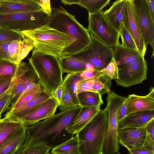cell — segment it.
Listing matches in <instances>:
<instances>
[{
	"label": "cell",
	"mask_w": 154,
	"mask_h": 154,
	"mask_svg": "<svg viewBox=\"0 0 154 154\" xmlns=\"http://www.w3.org/2000/svg\"><path fill=\"white\" fill-rule=\"evenodd\" d=\"M82 108L80 106H74L42 121L25 126L26 139L23 148L44 144L52 149L74 136L66 128L75 119Z\"/></svg>",
	"instance_id": "cell-1"
},
{
	"label": "cell",
	"mask_w": 154,
	"mask_h": 154,
	"mask_svg": "<svg viewBox=\"0 0 154 154\" xmlns=\"http://www.w3.org/2000/svg\"><path fill=\"white\" fill-rule=\"evenodd\" d=\"M53 12L46 23L50 27L64 33L71 37L74 43L62 57L71 56L85 47L91 40L88 29L76 20L75 16L62 6L51 8Z\"/></svg>",
	"instance_id": "cell-2"
},
{
	"label": "cell",
	"mask_w": 154,
	"mask_h": 154,
	"mask_svg": "<svg viewBox=\"0 0 154 154\" xmlns=\"http://www.w3.org/2000/svg\"><path fill=\"white\" fill-rule=\"evenodd\" d=\"M20 32L33 41L35 46L33 50L52 55L58 59L74 43L68 35L51 28L46 23L35 29Z\"/></svg>",
	"instance_id": "cell-3"
},
{
	"label": "cell",
	"mask_w": 154,
	"mask_h": 154,
	"mask_svg": "<svg viewBox=\"0 0 154 154\" xmlns=\"http://www.w3.org/2000/svg\"><path fill=\"white\" fill-rule=\"evenodd\" d=\"M108 124L106 106L100 109L91 120L76 134L80 154H98L102 152Z\"/></svg>",
	"instance_id": "cell-4"
},
{
	"label": "cell",
	"mask_w": 154,
	"mask_h": 154,
	"mask_svg": "<svg viewBox=\"0 0 154 154\" xmlns=\"http://www.w3.org/2000/svg\"><path fill=\"white\" fill-rule=\"evenodd\" d=\"M29 62L37 74L43 90L54 93L63 81V72L56 57L33 50Z\"/></svg>",
	"instance_id": "cell-5"
},
{
	"label": "cell",
	"mask_w": 154,
	"mask_h": 154,
	"mask_svg": "<svg viewBox=\"0 0 154 154\" xmlns=\"http://www.w3.org/2000/svg\"><path fill=\"white\" fill-rule=\"evenodd\" d=\"M49 18L41 9L27 12L0 13V26L20 32L32 30L47 23Z\"/></svg>",
	"instance_id": "cell-6"
},
{
	"label": "cell",
	"mask_w": 154,
	"mask_h": 154,
	"mask_svg": "<svg viewBox=\"0 0 154 154\" xmlns=\"http://www.w3.org/2000/svg\"><path fill=\"white\" fill-rule=\"evenodd\" d=\"M89 44L72 57L89 64L94 69L101 70L113 58V48L103 43L91 34Z\"/></svg>",
	"instance_id": "cell-7"
},
{
	"label": "cell",
	"mask_w": 154,
	"mask_h": 154,
	"mask_svg": "<svg viewBox=\"0 0 154 154\" xmlns=\"http://www.w3.org/2000/svg\"><path fill=\"white\" fill-rule=\"evenodd\" d=\"M88 14V29L91 34L108 46L112 48L116 46L118 44L119 32L105 18L103 11Z\"/></svg>",
	"instance_id": "cell-8"
},
{
	"label": "cell",
	"mask_w": 154,
	"mask_h": 154,
	"mask_svg": "<svg viewBox=\"0 0 154 154\" xmlns=\"http://www.w3.org/2000/svg\"><path fill=\"white\" fill-rule=\"evenodd\" d=\"M147 70L144 56L141 55L127 68L119 70L116 82L118 85L125 88L141 84L147 79Z\"/></svg>",
	"instance_id": "cell-9"
},
{
	"label": "cell",
	"mask_w": 154,
	"mask_h": 154,
	"mask_svg": "<svg viewBox=\"0 0 154 154\" xmlns=\"http://www.w3.org/2000/svg\"><path fill=\"white\" fill-rule=\"evenodd\" d=\"M133 3L145 47L149 44L154 50V20L145 0H133Z\"/></svg>",
	"instance_id": "cell-10"
},
{
	"label": "cell",
	"mask_w": 154,
	"mask_h": 154,
	"mask_svg": "<svg viewBox=\"0 0 154 154\" xmlns=\"http://www.w3.org/2000/svg\"><path fill=\"white\" fill-rule=\"evenodd\" d=\"M123 23L133 38L140 54L144 56L146 48L144 46L133 0H126Z\"/></svg>",
	"instance_id": "cell-11"
},
{
	"label": "cell",
	"mask_w": 154,
	"mask_h": 154,
	"mask_svg": "<svg viewBox=\"0 0 154 154\" xmlns=\"http://www.w3.org/2000/svg\"><path fill=\"white\" fill-rule=\"evenodd\" d=\"M148 136L145 127L118 128L119 143L128 150L143 147Z\"/></svg>",
	"instance_id": "cell-12"
},
{
	"label": "cell",
	"mask_w": 154,
	"mask_h": 154,
	"mask_svg": "<svg viewBox=\"0 0 154 154\" xmlns=\"http://www.w3.org/2000/svg\"><path fill=\"white\" fill-rule=\"evenodd\" d=\"M58 106V103L54 97H51L17 121L22 122L25 126L32 125L54 115Z\"/></svg>",
	"instance_id": "cell-13"
},
{
	"label": "cell",
	"mask_w": 154,
	"mask_h": 154,
	"mask_svg": "<svg viewBox=\"0 0 154 154\" xmlns=\"http://www.w3.org/2000/svg\"><path fill=\"white\" fill-rule=\"evenodd\" d=\"M52 97H54V93H47L44 91L37 93L32 99L19 108L8 111L5 117L17 121L26 116L45 101Z\"/></svg>",
	"instance_id": "cell-14"
},
{
	"label": "cell",
	"mask_w": 154,
	"mask_h": 154,
	"mask_svg": "<svg viewBox=\"0 0 154 154\" xmlns=\"http://www.w3.org/2000/svg\"><path fill=\"white\" fill-rule=\"evenodd\" d=\"M149 93L145 96L134 94L128 96L126 116L136 112L154 110V88L151 87Z\"/></svg>",
	"instance_id": "cell-15"
},
{
	"label": "cell",
	"mask_w": 154,
	"mask_h": 154,
	"mask_svg": "<svg viewBox=\"0 0 154 154\" xmlns=\"http://www.w3.org/2000/svg\"><path fill=\"white\" fill-rule=\"evenodd\" d=\"M34 47L33 41L24 35L23 39L11 42L10 44L9 60L17 64L19 63Z\"/></svg>",
	"instance_id": "cell-16"
},
{
	"label": "cell",
	"mask_w": 154,
	"mask_h": 154,
	"mask_svg": "<svg viewBox=\"0 0 154 154\" xmlns=\"http://www.w3.org/2000/svg\"><path fill=\"white\" fill-rule=\"evenodd\" d=\"M41 9L37 0H0V13L27 12Z\"/></svg>",
	"instance_id": "cell-17"
},
{
	"label": "cell",
	"mask_w": 154,
	"mask_h": 154,
	"mask_svg": "<svg viewBox=\"0 0 154 154\" xmlns=\"http://www.w3.org/2000/svg\"><path fill=\"white\" fill-rule=\"evenodd\" d=\"M100 107H82L76 117L66 128V130L70 133L76 134L94 117L100 109Z\"/></svg>",
	"instance_id": "cell-18"
},
{
	"label": "cell",
	"mask_w": 154,
	"mask_h": 154,
	"mask_svg": "<svg viewBox=\"0 0 154 154\" xmlns=\"http://www.w3.org/2000/svg\"><path fill=\"white\" fill-rule=\"evenodd\" d=\"M113 49V58L119 70L127 68L141 55L137 50L127 48L119 44Z\"/></svg>",
	"instance_id": "cell-19"
},
{
	"label": "cell",
	"mask_w": 154,
	"mask_h": 154,
	"mask_svg": "<svg viewBox=\"0 0 154 154\" xmlns=\"http://www.w3.org/2000/svg\"><path fill=\"white\" fill-rule=\"evenodd\" d=\"M154 119V110L136 112L125 117L118 123V127L142 128Z\"/></svg>",
	"instance_id": "cell-20"
},
{
	"label": "cell",
	"mask_w": 154,
	"mask_h": 154,
	"mask_svg": "<svg viewBox=\"0 0 154 154\" xmlns=\"http://www.w3.org/2000/svg\"><path fill=\"white\" fill-rule=\"evenodd\" d=\"M26 139L25 126L19 128L0 146V154H14L20 146L24 145Z\"/></svg>",
	"instance_id": "cell-21"
},
{
	"label": "cell",
	"mask_w": 154,
	"mask_h": 154,
	"mask_svg": "<svg viewBox=\"0 0 154 154\" xmlns=\"http://www.w3.org/2000/svg\"><path fill=\"white\" fill-rule=\"evenodd\" d=\"M125 3L126 0H116L109 9L103 11L105 18L119 32L123 21Z\"/></svg>",
	"instance_id": "cell-22"
},
{
	"label": "cell",
	"mask_w": 154,
	"mask_h": 154,
	"mask_svg": "<svg viewBox=\"0 0 154 154\" xmlns=\"http://www.w3.org/2000/svg\"><path fill=\"white\" fill-rule=\"evenodd\" d=\"M27 64L21 62L18 64L15 74V86L13 91L14 100L10 107L13 106L24 91L26 83L25 73Z\"/></svg>",
	"instance_id": "cell-23"
},
{
	"label": "cell",
	"mask_w": 154,
	"mask_h": 154,
	"mask_svg": "<svg viewBox=\"0 0 154 154\" xmlns=\"http://www.w3.org/2000/svg\"><path fill=\"white\" fill-rule=\"evenodd\" d=\"M58 60L63 73H80L86 70L89 65L71 56L62 57Z\"/></svg>",
	"instance_id": "cell-24"
},
{
	"label": "cell",
	"mask_w": 154,
	"mask_h": 154,
	"mask_svg": "<svg viewBox=\"0 0 154 154\" xmlns=\"http://www.w3.org/2000/svg\"><path fill=\"white\" fill-rule=\"evenodd\" d=\"M25 75L26 83L25 90L19 99L32 93L44 91L42 89L37 74L29 62L27 63Z\"/></svg>",
	"instance_id": "cell-25"
},
{
	"label": "cell",
	"mask_w": 154,
	"mask_h": 154,
	"mask_svg": "<svg viewBox=\"0 0 154 154\" xmlns=\"http://www.w3.org/2000/svg\"><path fill=\"white\" fill-rule=\"evenodd\" d=\"M23 126L22 122L7 117L0 119V146L12 133Z\"/></svg>",
	"instance_id": "cell-26"
},
{
	"label": "cell",
	"mask_w": 154,
	"mask_h": 154,
	"mask_svg": "<svg viewBox=\"0 0 154 154\" xmlns=\"http://www.w3.org/2000/svg\"><path fill=\"white\" fill-rule=\"evenodd\" d=\"M51 149L52 154H80L76 135Z\"/></svg>",
	"instance_id": "cell-27"
},
{
	"label": "cell",
	"mask_w": 154,
	"mask_h": 154,
	"mask_svg": "<svg viewBox=\"0 0 154 154\" xmlns=\"http://www.w3.org/2000/svg\"><path fill=\"white\" fill-rule=\"evenodd\" d=\"M77 98L80 105L82 107L100 106L103 103L102 95L92 91L80 93L77 94Z\"/></svg>",
	"instance_id": "cell-28"
},
{
	"label": "cell",
	"mask_w": 154,
	"mask_h": 154,
	"mask_svg": "<svg viewBox=\"0 0 154 154\" xmlns=\"http://www.w3.org/2000/svg\"><path fill=\"white\" fill-rule=\"evenodd\" d=\"M81 80L80 73H71L66 82V87L70 94L74 106H80L77 96V83Z\"/></svg>",
	"instance_id": "cell-29"
},
{
	"label": "cell",
	"mask_w": 154,
	"mask_h": 154,
	"mask_svg": "<svg viewBox=\"0 0 154 154\" xmlns=\"http://www.w3.org/2000/svg\"><path fill=\"white\" fill-rule=\"evenodd\" d=\"M18 65L10 60L0 59V80L13 78Z\"/></svg>",
	"instance_id": "cell-30"
},
{
	"label": "cell",
	"mask_w": 154,
	"mask_h": 154,
	"mask_svg": "<svg viewBox=\"0 0 154 154\" xmlns=\"http://www.w3.org/2000/svg\"><path fill=\"white\" fill-rule=\"evenodd\" d=\"M110 0H80L78 5L85 8L88 13L94 14L102 11Z\"/></svg>",
	"instance_id": "cell-31"
},
{
	"label": "cell",
	"mask_w": 154,
	"mask_h": 154,
	"mask_svg": "<svg viewBox=\"0 0 154 154\" xmlns=\"http://www.w3.org/2000/svg\"><path fill=\"white\" fill-rule=\"evenodd\" d=\"M112 83V79L109 78L102 75L95 78L93 84L94 92L98 93L101 95L109 93Z\"/></svg>",
	"instance_id": "cell-32"
},
{
	"label": "cell",
	"mask_w": 154,
	"mask_h": 154,
	"mask_svg": "<svg viewBox=\"0 0 154 154\" xmlns=\"http://www.w3.org/2000/svg\"><path fill=\"white\" fill-rule=\"evenodd\" d=\"M15 86V75L8 90L0 96V119L2 114L8 109L14 100L13 91Z\"/></svg>",
	"instance_id": "cell-33"
},
{
	"label": "cell",
	"mask_w": 154,
	"mask_h": 154,
	"mask_svg": "<svg viewBox=\"0 0 154 154\" xmlns=\"http://www.w3.org/2000/svg\"><path fill=\"white\" fill-rule=\"evenodd\" d=\"M119 33L118 44L127 48L138 50L133 38L123 22Z\"/></svg>",
	"instance_id": "cell-34"
},
{
	"label": "cell",
	"mask_w": 154,
	"mask_h": 154,
	"mask_svg": "<svg viewBox=\"0 0 154 154\" xmlns=\"http://www.w3.org/2000/svg\"><path fill=\"white\" fill-rule=\"evenodd\" d=\"M23 37L19 31L5 27L0 28V43L23 39Z\"/></svg>",
	"instance_id": "cell-35"
},
{
	"label": "cell",
	"mask_w": 154,
	"mask_h": 154,
	"mask_svg": "<svg viewBox=\"0 0 154 154\" xmlns=\"http://www.w3.org/2000/svg\"><path fill=\"white\" fill-rule=\"evenodd\" d=\"M70 74L68 73L66 75L67 79L64 85L61 102L58 106L61 112L65 111L74 107L70 94L66 87V81Z\"/></svg>",
	"instance_id": "cell-36"
},
{
	"label": "cell",
	"mask_w": 154,
	"mask_h": 154,
	"mask_svg": "<svg viewBox=\"0 0 154 154\" xmlns=\"http://www.w3.org/2000/svg\"><path fill=\"white\" fill-rule=\"evenodd\" d=\"M51 149L44 144L29 146L23 148L22 154H47Z\"/></svg>",
	"instance_id": "cell-37"
},
{
	"label": "cell",
	"mask_w": 154,
	"mask_h": 154,
	"mask_svg": "<svg viewBox=\"0 0 154 154\" xmlns=\"http://www.w3.org/2000/svg\"><path fill=\"white\" fill-rule=\"evenodd\" d=\"M100 71L104 75L109 78L112 80L116 79L118 78L119 69L113 58L106 67Z\"/></svg>",
	"instance_id": "cell-38"
},
{
	"label": "cell",
	"mask_w": 154,
	"mask_h": 154,
	"mask_svg": "<svg viewBox=\"0 0 154 154\" xmlns=\"http://www.w3.org/2000/svg\"><path fill=\"white\" fill-rule=\"evenodd\" d=\"M95 78L81 80L78 82L77 83V96L78 94L81 92H94L92 86Z\"/></svg>",
	"instance_id": "cell-39"
},
{
	"label": "cell",
	"mask_w": 154,
	"mask_h": 154,
	"mask_svg": "<svg viewBox=\"0 0 154 154\" xmlns=\"http://www.w3.org/2000/svg\"><path fill=\"white\" fill-rule=\"evenodd\" d=\"M80 75L82 80H86L97 78L104 75L100 71L94 69L91 66H89L88 67L86 70L80 72Z\"/></svg>",
	"instance_id": "cell-40"
},
{
	"label": "cell",
	"mask_w": 154,
	"mask_h": 154,
	"mask_svg": "<svg viewBox=\"0 0 154 154\" xmlns=\"http://www.w3.org/2000/svg\"><path fill=\"white\" fill-rule=\"evenodd\" d=\"M38 92L29 94L19 99L11 107H9V111L17 109L32 99Z\"/></svg>",
	"instance_id": "cell-41"
},
{
	"label": "cell",
	"mask_w": 154,
	"mask_h": 154,
	"mask_svg": "<svg viewBox=\"0 0 154 154\" xmlns=\"http://www.w3.org/2000/svg\"><path fill=\"white\" fill-rule=\"evenodd\" d=\"M11 42L0 43V59L9 60V47Z\"/></svg>",
	"instance_id": "cell-42"
},
{
	"label": "cell",
	"mask_w": 154,
	"mask_h": 154,
	"mask_svg": "<svg viewBox=\"0 0 154 154\" xmlns=\"http://www.w3.org/2000/svg\"><path fill=\"white\" fill-rule=\"evenodd\" d=\"M38 3L43 11L49 17L52 14V10L51 6L50 1L37 0Z\"/></svg>",
	"instance_id": "cell-43"
},
{
	"label": "cell",
	"mask_w": 154,
	"mask_h": 154,
	"mask_svg": "<svg viewBox=\"0 0 154 154\" xmlns=\"http://www.w3.org/2000/svg\"><path fill=\"white\" fill-rule=\"evenodd\" d=\"M67 79L66 75L64 77V80L61 85L58 88L57 90L54 92V98L58 103V106L60 104L61 99V97L64 85Z\"/></svg>",
	"instance_id": "cell-44"
},
{
	"label": "cell",
	"mask_w": 154,
	"mask_h": 154,
	"mask_svg": "<svg viewBox=\"0 0 154 154\" xmlns=\"http://www.w3.org/2000/svg\"><path fill=\"white\" fill-rule=\"evenodd\" d=\"M128 97L126 98L119 108L118 112V121L120 122L126 116V107L128 103Z\"/></svg>",
	"instance_id": "cell-45"
},
{
	"label": "cell",
	"mask_w": 154,
	"mask_h": 154,
	"mask_svg": "<svg viewBox=\"0 0 154 154\" xmlns=\"http://www.w3.org/2000/svg\"><path fill=\"white\" fill-rule=\"evenodd\" d=\"M13 78L0 80V96L9 88L11 84Z\"/></svg>",
	"instance_id": "cell-46"
},
{
	"label": "cell",
	"mask_w": 154,
	"mask_h": 154,
	"mask_svg": "<svg viewBox=\"0 0 154 154\" xmlns=\"http://www.w3.org/2000/svg\"><path fill=\"white\" fill-rule=\"evenodd\" d=\"M143 147L150 154H154V140L148 135Z\"/></svg>",
	"instance_id": "cell-47"
},
{
	"label": "cell",
	"mask_w": 154,
	"mask_h": 154,
	"mask_svg": "<svg viewBox=\"0 0 154 154\" xmlns=\"http://www.w3.org/2000/svg\"><path fill=\"white\" fill-rule=\"evenodd\" d=\"M145 128L148 135L154 140V119H152L147 124Z\"/></svg>",
	"instance_id": "cell-48"
},
{
	"label": "cell",
	"mask_w": 154,
	"mask_h": 154,
	"mask_svg": "<svg viewBox=\"0 0 154 154\" xmlns=\"http://www.w3.org/2000/svg\"><path fill=\"white\" fill-rule=\"evenodd\" d=\"M128 150L130 154H150L143 147Z\"/></svg>",
	"instance_id": "cell-49"
},
{
	"label": "cell",
	"mask_w": 154,
	"mask_h": 154,
	"mask_svg": "<svg viewBox=\"0 0 154 154\" xmlns=\"http://www.w3.org/2000/svg\"><path fill=\"white\" fill-rule=\"evenodd\" d=\"M147 3L151 15L154 20V0H145Z\"/></svg>",
	"instance_id": "cell-50"
},
{
	"label": "cell",
	"mask_w": 154,
	"mask_h": 154,
	"mask_svg": "<svg viewBox=\"0 0 154 154\" xmlns=\"http://www.w3.org/2000/svg\"><path fill=\"white\" fill-rule=\"evenodd\" d=\"M80 0H61V2L65 5H72L79 4Z\"/></svg>",
	"instance_id": "cell-51"
},
{
	"label": "cell",
	"mask_w": 154,
	"mask_h": 154,
	"mask_svg": "<svg viewBox=\"0 0 154 154\" xmlns=\"http://www.w3.org/2000/svg\"><path fill=\"white\" fill-rule=\"evenodd\" d=\"M24 145L19 147L14 152V154H22V151Z\"/></svg>",
	"instance_id": "cell-52"
},
{
	"label": "cell",
	"mask_w": 154,
	"mask_h": 154,
	"mask_svg": "<svg viewBox=\"0 0 154 154\" xmlns=\"http://www.w3.org/2000/svg\"><path fill=\"white\" fill-rule=\"evenodd\" d=\"M106 154H122L120 153L119 151L117 152H111L108 153Z\"/></svg>",
	"instance_id": "cell-53"
},
{
	"label": "cell",
	"mask_w": 154,
	"mask_h": 154,
	"mask_svg": "<svg viewBox=\"0 0 154 154\" xmlns=\"http://www.w3.org/2000/svg\"><path fill=\"white\" fill-rule=\"evenodd\" d=\"M98 154H104L102 152H100Z\"/></svg>",
	"instance_id": "cell-54"
},
{
	"label": "cell",
	"mask_w": 154,
	"mask_h": 154,
	"mask_svg": "<svg viewBox=\"0 0 154 154\" xmlns=\"http://www.w3.org/2000/svg\"><path fill=\"white\" fill-rule=\"evenodd\" d=\"M47 154H51V153H50L49 152V153H48Z\"/></svg>",
	"instance_id": "cell-55"
},
{
	"label": "cell",
	"mask_w": 154,
	"mask_h": 154,
	"mask_svg": "<svg viewBox=\"0 0 154 154\" xmlns=\"http://www.w3.org/2000/svg\"><path fill=\"white\" fill-rule=\"evenodd\" d=\"M1 27L0 26V28Z\"/></svg>",
	"instance_id": "cell-56"
}]
</instances>
